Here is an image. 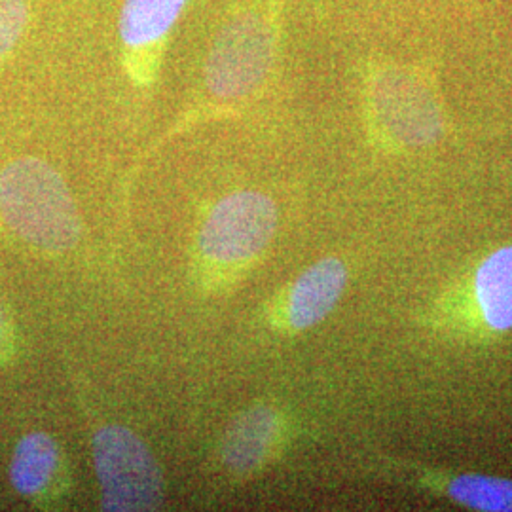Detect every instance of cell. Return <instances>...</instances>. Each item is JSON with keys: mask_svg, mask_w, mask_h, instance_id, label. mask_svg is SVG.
<instances>
[{"mask_svg": "<svg viewBox=\"0 0 512 512\" xmlns=\"http://www.w3.org/2000/svg\"><path fill=\"white\" fill-rule=\"evenodd\" d=\"M372 97L385 129L404 145L423 147L439 139V107L414 76L395 69L380 73L374 80Z\"/></svg>", "mask_w": 512, "mask_h": 512, "instance_id": "cell-6", "label": "cell"}, {"mask_svg": "<svg viewBox=\"0 0 512 512\" xmlns=\"http://www.w3.org/2000/svg\"><path fill=\"white\" fill-rule=\"evenodd\" d=\"M188 0H126L118 31L129 50H147L164 40Z\"/></svg>", "mask_w": 512, "mask_h": 512, "instance_id": "cell-10", "label": "cell"}, {"mask_svg": "<svg viewBox=\"0 0 512 512\" xmlns=\"http://www.w3.org/2000/svg\"><path fill=\"white\" fill-rule=\"evenodd\" d=\"M103 509L152 511L162 503V476L147 444L126 427L110 425L93 439Z\"/></svg>", "mask_w": 512, "mask_h": 512, "instance_id": "cell-3", "label": "cell"}, {"mask_svg": "<svg viewBox=\"0 0 512 512\" xmlns=\"http://www.w3.org/2000/svg\"><path fill=\"white\" fill-rule=\"evenodd\" d=\"M10 348H12V327H10L6 308L0 302V363L8 357Z\"/></svg>", "mask_w": 512, "mask_h": 512, "instance_id": "cell-13", "label": "cell"}, {"mask_svg": "<svg viewBox=\"0 0 512 512\" xmlns=\"http://www.w3.org/2000/svg\"><path fill=\"white\" fill-rule=\"evenodd\" d=\"M29 19V0H0V59L18 46L27 31Z\"/></svg>", "mask_w": 512, "mask_h": 512, "instance_id": "cell-12", "label": "cell"}, {"mask_svg": "<svg viewBox=\"0 0 512 512\" xmlns=\"http://www.w3.org/2000/svg\"><path fill=\"white\" fill-rule=\"evenodd\" d=\"M283 421L270 406H255L241 414L226 433L222 456L236 473H251L274 454L281 442Z\"/></svg>", "mask_w": 512, "mask_h": 512, "instance_id": "cell-9", "label": "cell"}, {"mask_svg": "<svg viewBox=\"0 0 512 512\" xmlns=\"http://www.w3.org/2000/svg\"><path fill=\"white\" fill-rule=\"evenodd\" d=\"M61 454L55 440L46 433H31L19 440L10 467L14 488L25 497L44 494L59 473Z\"/></svg>", "mask_w": 512, "mask_h": 512, "instance_id": "cell-11", "label": "cell"}, {"mask_svg": "<svg viewBox=\"0 0 512 512\" xmlns=\"http://www.w3.org/2000/svg\"><path fill=\"white\" fill-rule=\"evenodd\" d=\"M272 59L270 27L253 14L232 19L220 31L207 57V90L219 99L245 97L264 82Z\"/></svg>", "mask_w": 512, "mask_h": 512, "instance_id": "cell-5", "label": "cell"}, {"mask_svg": "<svg viewBox=\"0 0 512 512\" xmlns=\"http://www.w3.org/2000/svg\"><path fill=\"white\" fill-rule=\"evenodd\" d=\"M348 266L340 258H323L296 277L283 298L281 325L304 332L319 325L336 308L348 287Z\"/></svg>", "mask_w": 512, "mask_h": 512, "instance_id": "cell-8", "label": "cell"}, {"mask_svg": "<svg viewBox=\"0 0 512 512\" xmlns=\"http://www.w3.org/2000/svg\"><path fill=\"white\" fill-rule=\"evenodd\" d=\"M277 209L260 192H238L215 205L200 234L203 258L217 266H243L274 239Z\"/></svg>", "mask_w": 512, "mask_h": 512, "instance_id": "cell-4", "label": "cell"}, {"mask_svg": "<svg viewBox=\"0 0 512 512\" xmlns=\"http://www.w3.org/2000/svg\"><path fill=\"white\" fill-rule=\"evenodd\" d=\"M2 219L33 247L69 251L80 238L73 196L54 167L38 158H19L0 171Z\"/></svg>", "mask_w": 512, "mask_h": 512, "instance_id": "cell-2", "label": "cell"}, {"mask_svg": "<svg viewBox=\"0 0 512 512\" xmlns=\"http://www.w3.org/2000/svg\"><path fill=\"white\" fill-rule=\"evenodd\" d=\"M423 325L454 342L484 346L512 332V243L454 275L423 313Z\"/></svg>", "mask_w": 512, "mask_h": 512, "instance_id": "cell-1", "label": "cell"}, {"mask_svg": "<svg viewBox=\"0 0 512 512\" xmlns=\"http://www.w3.org/2000/svg\"><path fill=\"white\" fill-rule=\"evenodd\" d=\"M395 475L425 494L437 495L463 509L476 512H512V480L482 473H456L401 461Z\"/></svg>", "mask_w": 512, "mask_h": 512, "instance_id": "cell-7", "label": "cell"}]
</instances>
